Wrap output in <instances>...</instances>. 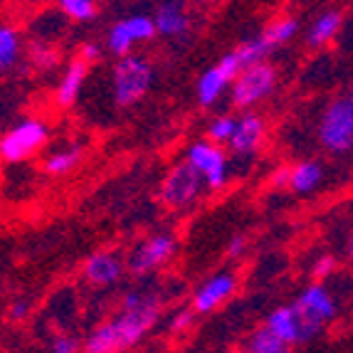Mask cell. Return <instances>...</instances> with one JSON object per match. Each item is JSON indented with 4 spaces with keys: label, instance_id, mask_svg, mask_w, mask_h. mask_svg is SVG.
Returning a JSON list of instances; mask_svg holds the SVG:
<instances>
[{
    "label": "cell",
    "instance_id": "cell-1",
    "mask_svg": "<svg viewBox=\"0 0 353 353\" xmlns=\"http://www.w3.org/2000/svg\"><path fill=\"white\" fill-rule=\"evenodd\" d=\"M163 312L159 292L134 289L124 296L117 316L106 319L84 339V353H124L153 329Z\"/></svg>",
    "mask_w": 353,
    "mask_h": 353
},
{
    "label": "cell",
    "instance_id": "cell-2",
    "mask_svg": "<svg viewBox=\"0 0 353 353\" xmlns=\"http://www.w3.org/2000/svg\"><path fill=\"white\" fill-rule=\"evenodd\" d=\"M151 82H153V70L146 57H139V54L121 57L114 65L112 72L114 101L119 106H131L136 101H141L148 89H151Z\"/></svg>",
    "mask_w": 353,
    "mask_h": 353
},
{
    "label": "cell",
    "instance_id": "cell-3",
    "mask_svg": "<svg viewBox=\"0 0 353 353\" xmlns=\"http://www.w3.org/2000/svg\"><path fill=\"white\" fill-rule=\"evenodd\" d=\"M319 141L331 153H346L353 148V106L348 99L326 104L319 119Z\"/></svg>",
    "mask_w": 353,
    "mask_h": 353
},
{
    "label": "cell",
    "instance_id": "cell-4",
    "mask_svg": "<svg viewBox=\"0 0 353 353\" xmlns=\"http://www.w3.org/2000/svg\"><path fill=\"white\" fill-rule=\"evenodd\" d=\"M50 129L40 119H23L8 129L0 139V156L6 163H20L35 156L45 143H48Z\"/></svg>",
    "mask_w": 353,
    "mask_h": 353
},
{
    "label": "cell",
    "instance_id": "cell-5",
    "mask_svg": "<svg viewBox=\"0 0 353 353\" xmlns=\"http://www.w3.org/2000/svg\"><path fill=\"white\" fill-rule=\"evenodd\" d=\"M294 309L299 312L301 334H304V343H306L312 341V339H316L326 321H331L336 316V299L324 284H309L296 296Z\"/></svg>",
    "mask_w": 353,
    "mask_h": 353
},
{
    "label": "cell",
    "instance_id": "cell-6",
    "mask_svg": "<svg viewBox=\"0 0 353 353\" xmlns=\"http://www.w3.org/2000/svg\"><path fill=\"white\" fill-rule=\"evenodd\" d=\"M203 188L201 173L195 171L190 163H178L171 171L165 173V178L161 181L159 188V203L168 210H185L188 205H193L198 201Z\"/></svg>",
    "mask_w": 353,
    "mask_h": 353
},
{
    "label": "cell",
    "instance_id": "cell-7",
    "mask_svg": "<svg viewBox=\"0 0 353 353\" xmlns=\"http://www.w3.org/2000/svg\"><path fill=\"white\" fill-rule=\"evenodd\" d=\"M277 87V70L270 62L254 65L250 70H242L240 77L232 82V104L237 109H252L254 104H259L262 99L274 92Z\"/></svg>",
    "mask_w": 353,
    "mask_h": 353
},
{
    "label": "cell",
    "instance_id": "cell-8",
    "mask_svg": "<svg viewBox=\"0 0 353 353\" xmlns=\"http://www.w3.org/2000/svg\"><path fill=\"white\" fill-rule=\"evenodd\" d=\"M185 163H190L201 173L208 188L218 190L228 183V153L223 146L212 141H195L185 153Z\"/></svg>",
    "mask_w": 353,
    "mask_h": 353
},
{
    "label": "cell",
    "instance_id": "cell-9",
    "mask_svg": "<svg viewBox=\"0 0 353 353\" xmlns=\"http://www.w3.org/2000/svg\"><path fill=\"white\" fill-rule=\"evenodd\" d=\"M159 35L156 30V20L151 15H143V12H136L129 18L119 20L109 28V35H106V48L112 50L114 54L121 57H129L131 48L136 42H148Z\"/></svg>",
    "mask_w": 353,
    "mask_h": 353
},
{
    "label": "cell",
    "instance_id": "cell-10",
    "mask_svg": "<svg viewBox=\"0 0 353 353\" xmlns=\"http://www.w3.org/2000/svg\"><path fill=\"white\" fill-rule=\"evenodd\" d=\"M176 248H178V242L171 232H156V235L146 237L143 242L136 245V250L131 252L126 265H129V270L134 272V274L143 277L148 272L159 270L161 265H165V262L176 254Z\"/></svg>",
    "mask_w": 353,
    "mask_h": 353
},
{
    "label": "cell",
    "instance_id": "cell-11",
    "mask_svg": "<svg viewBox=\"0 0 353 353\" xmlns=\"http://www.w3.org/2000/svg\"><path fill=\"white\" fill-rule=\"evenodd\" d=\"M242 67L237 62L235 52H228L218 59V65L205 70L198 79V101L201 106H212L223 97V92L240 77Z\"/></svg>",
    "mask_w": 353,
    "mask_h": 353
},
{
    "label": "cell",
    "instance_id": "cell-12",
    "mask_svg": "<svg viewBox=\"0 0 353 353\" xmlns=\"http://www.w3.org/2000/svg\"><path fill=\"white\" fill-rule=\"evenodd\" d=\"M237 289V277L235 274H230V272H218V274H212L205 284L195 289L193 294V309L195 314H210L215 312L220 304L230 299V296L235 294Z\"/></svg>",
    "mask_w": 353,
    "mask_h": 353
},
{
    "label": "cell",
    "instance_id": "cell-13",
    "mask_svg": "<svg viewBox=\"0 0 353 353\" xmlns=\"http://www.w3.org/2000/svg\"><path fill=\"white\" fill-rule=\"evenodd\" d=\"M265 136H267L265 119L254 112H248L237 119V129H235V134H232V139H230L228 148H230V153L248 159V156H254V153L259 151Z\"/></svg>",
    "mask_w": 353,
    "mask_h": 353
},
{
    "label": "cell",
    "instance_id": "cell-14",
    "mask_svg": "<svg viewBox=\"0 0 353 353\" xmlns=\"http://www.w3.org/2000/svg\"><path fill=\"white\" fill-rule=\"evenodd\" d=\"M124 274V262L117 252H94L84 259L82 277L92 287H109L117 284Z\"/></svg>",
    "mask_w": 353,
    "mask_h": 353
},
{
    "label": "cell",
    "instance_id": "cell-15",
    "mask_svg": "<svg viewBox=\"0 0 353 353\" xmlns=\"http://www.w3.org/2000/svg\"><path fill=\"white\" fill-rule=\"evenodd\" d=\"M265 326L272 334H277L284 343H289V346L301 343V321H299V314H296L294 304L277 306V309L267 316Z\"/></svg>",
    "mask_w": 353,
    "mask_h": 353
},
{
    "label": "cell",
    "instance_id": "cell-16",
    "mask_svg": "<svg viewBox=\"0 0 353 353\" xmlns=\"http://www.w3.org/2000/svg\"><path fill=\"white\" fill-rule=\"evenodd\" d=\"M87 72H89V65L82 57H74L70 65H67L65 74H62V79H59V84H57V94H54V101H57L59 106L74 104L77 97H79V92H82V87H84Z\"/></svg>",
    "mask_w": 353,
    "mask_h": 353
},
{
    "label": "cell",
    "instance_id": "cell-17",
    "mask_svg": "<svg viewBox=\"0 0 353 353\" xmlns=\"http://www.w3.org/2000/svg\"><path fill=\"white\" fill-rule=\"evenodd\" d=\"M153 20H156L159 35L165 37H181L190 30V18L181 3H161L153 12Z\"/></svg>",
    "mask_w": 353,
    "mask_h": 353
},
{
    "label": "cell",
    "instance_id": "cell-18",
    "mask_svg": "<svg viewBox=\"0 0 353 353\" xmlns=\"http://www.w3.org/2000/svg\"><path fill=\"white\" fill-rule=\"evenodd\" d=\"M341 23H343V15L336 8L319 12L316 18L312 20V25H309V30H306V45L309 48H324V45H329L339 35Z\"/></svg>",
    "mask_w": 353,
    "mask_h": 353
},
{
    "label": "cell",
    "instance_id": "cell-19",
    "mask_svg": "<svg viewBox=\"0 0 353 353\" xmlns=\"http://www.w3.org/2000/svg\"><path fill=\"white\" fill-rule=\"evenodd\" d=\"M296 32H299V20L292 18V15H279V18H272L270 23L262 28V32H259L257 37L265 42L270 50H274V48H279V45H287Z\"/></svg>",
    "mask_w": 353,
    "mask_h": 353
},
{
    "label": "cell",
    "instance_id": "cell-20",
    "mask_svg": "<svg viewBox=\"0 0 353 353\" xmlns=\"http://www.w3.org/2000/svg\"><path fill=\"white\" fill-rule=\"evenodd\" d=\"M324 178V171L316 161H299L292 168V188L294 193H312Z\"/></svg>",
    "mask_w": 353,
    "mask_h": 353
},
{
    "label": "cell",
    "instance_id": "cell-21",
    "mask_svg": "<svg viewBox=\"0 0 353 353\" xmlns=\"http://www.w3.org/2000/svg\"><path fill=\"white\" fill-rule=\"evenodd\" d=\"M79 161H82V148L72 143V146L50 153L48 161H45V173L48 176H65V173H70L72 168L79 165Z\"/></svg>",
    "mask_w": 353,
    "mask_h": 353
},
{
    "label": "cell",
    "instance_id": "cell-22",
    "mask_svg": "<svg viewBox=\"0 0 353 353\" xmlns=\"http://www.w3.org/2000/svg\"><path fill=\"white\" fill-rule=\"evenodd\" d=\"M245 353H292V346L284 343L277 334H272L267 326H259L248 339Z\"/></svg>",
    "mask_w": 353,
    "mask_h": 353
},
{
    "label": "cell",
    "instance_id": "cell-23",
    "mask_svg": "<svg viewBox=\"0 0 353 353\" xmlns=\"http://www.w3.org/2000/svg\"><path fill=\"white\" fill-rule=\"evenodd\" d=\"M20 52H23L20 32L15 28H10V25H3L0 28V67L10 70L20 59Z\"/></svg>",
    "mask_w": 353,
    "mask_h": 353
},
{
    "label": "cell",
    "instance_id": "cell-24",
    "mask_svg": "<svg viewBox=\"0 0 353 353\" xmlns=\"http://www.w3.org/2000/svg\"><path fill=\"white\" fill-rule=\"evenodd\" d=\"M28 59L35 70L50 72L59 65V50L54 48V45H50V42L35 40L28 45Z\"/></svg>",
    "mask_w": 353,
    "mask_h": 353
},
{
    "label": "cell",
    "instance_id": "cell-25",
    "mask_svg": "<svg viewBox=\"0 0 353 353\" xmlns=\"http://www.w3.org/2000/svg\"><path fill=\"white\" fill-rule=\"evenodd\" d=\"M232 52H235V57H237V62H240L242 70H250V67L262 65V62H265V57L270 54V48H267L259 37H254V40L240 42Z\"/></svg>",
    "mask_w": 353,
    "mask_h": 353
},
{
    "label": "cell",
    "instance_id": "cell-26",
    "mask_svg": "<svg viewBox=\"0 0 353 353\" xmlns=\"http://www.w3.org/2000/svg\"><path fill=\"white\" fill-rule=\"evenodd\" d=\"M59 10L62 15H67L70 20L74 23H87V20H94L97 18V3L92 0H62L59 3Z\"/></svg>",
    "mask_w": 353,
    "mask_h": 353
},
{
    "label": "cell",
    "instance_id": "cell-27",
    "mask_svg": "<svg viewBox=\"0 0 353 353\" xmlns=\"http://www.w3.org/2000/svg\"><path fill=\"white\" fill-rule=\"evenodd\" d=\"M235 129H237V119L235 117H215L210 124H208V141L218 143V146L230 143V139H232Z\"/></svg>",
    "mask_w": 353,
    "mask_h": 353
},
{
    "label": "cell",
    "instance_id": "cell-28",
    "mask_svg": "<svg viewBox=\"0 0 353 353\" xmlns=\"http://www.w3.org/2000/svg\"><path fill=\"white\" fill-rule=\"evenodd\" d=\"M50 353H84V341L72 334H57L50 341Z\"/></svg>",
    "mask_w": 353,
    "mask_h": 353
},
{
    "label": "cell",
    "instance_id": "cell-29",
    "mask_svg": "<svg viewBox=\"0 0 353 353\" xmlns=\"http://www.w3.org/2000/svg\"><path fill=\"white\" fill-rule=\"evenodd\" d=\"M336 257L334 254H319L316 259H314V265H312V277L316 279V284H321V279L331 277L336 270Z\"/></svg>",
    "mask_w": 353,
    "mask_h": 353
},
{
    "label": "cell",
    "instance_id": "cell-30",
    "mask_svg": "<svg viewBox=\"0 0 353 353\" xmlns=\"http://www.w3.org/2000/svg\"><path fill=\"white\" fill-rule=\"evenodd\" d=\"M195 321V312L193 309H178L171 319V331L173 334H183V331H188Z\"/></svg>",
    "mask_w": 353,
    "mask_h": 353
},
{
    "label": "cell",
    "instance_id": "cell-31",
    "mask_svg": "<svg viewBox=\"0 0 353 353\" xmlns=\"http://www.w3.org/2000/svg\"><path fill=\"white\" fill-rule=\"evenodd\" d=\"M292 168H294V165H279L277 171L270 176V185H272V188H277V190L292 188Z\"/></svg>",
    "mask_w": 353,
    "mask_h": 353
},
{
    "label": "cell",
    "instance_id": "cell-32",
    "mask_svg": "<svg viewBox=\"0 0 353 353\" xmlns=\"http://www.w3.org/2000/svg\"><path fill=\"white\" fill-rule=\"evenodd\" d=\"M8 316H10L12 321H25V319L30 316V301L28 299H15L10 304V309H8Z\"/></svg>",
    "mask_w": 353,
    "mask_h": 353
},
{
    "label": "cell",
    "instance_id": "cell-33",
    "mask_svg": "<svg viewBox=\"0 0 353 353\" xmlns=\"http://www.w3.org/2000/svg\"><path fill=\"white\" fill-rule=\"evenodd\" d=\"M245 250H248V237H245V235H232V240L228 242V250H225V254L235 259V257H240Z\"/></svg>",
    "mask_w": 353,
    "mask_h": 353
},
{
    "label": "cell",
    "instance_id": "cell-34",
    "mask_svg": "<svg viewBox=\"0 0 353 353\" xmlns=\"http://www.w3.org/2000/svg\"><path fill=\"white\" fill-rule=\"evenodd\" d=\"M99 52H101L99 45H94V42H84L82 48H79V54H77V57H82L87 65H92V62L99 59Z\"/></svg>",
    "mask_w": 353,
    "mask_h": 353
},
{
    "label": "cell",
    "instance_id": "cell-35",
    "mask_svg": "<svg viewBox=\"0 0 353 353\" xmlns=\"http://www.w3.org/2000/svg\"><path fill=\"white\" fill-rule=\"evenodd\" d=\"M346 254H348V262L353 265V230H351V237H348V245H346Z\"/></svg>",
    "mask_w": 353,
    "mask_h": 353
},
{
    "label": "cell",
    "instance_id": "cell-36",
    "mask_svg": "<svg viewBox=\"0 0 353 353\" xmlns=\"http://www.w3.org/2000/svg\"><path fill=\"white\" fill-rule=\"evenodd\" d=\"M348 101H351V106H353V89H351V99H348Z\"/></svg>",
    "mask_w": 353,
    "mask_h": 353
},
{
    "label": "cell",
    "instance_id": "cell-37",
    "mask_svg": "<svg viewBox=\"0 0 353 353\" xmlns=\"http://www.w3.org/2000/svg\"><path fill=\"white\" fill-rule=\"evenodd\" d=\"M228 353H245V351H228Z\"/></svg>",
    "mask_w": 353,
    "mask_h": 353
}]
</instances>
